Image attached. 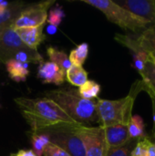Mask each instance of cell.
Listing matches in <instances>:
<instances>
[{
  "label": "cell",
  "mask_w": 155,
  "mask_h": 156,
  "mask_svg": "<svg viewBox=\"0 0 155 156\" xmlns=\"http://www.w3.org/2000/svg\"><path fill=\"white\" fill-rule=\"evenodd\" d=\"M14 101L29 125L31 133L60 124H79L65 113L58 105L48 98L18 97Z\"/></svg>",
  "instance_id": "1"
},
{
  "label": "cell",
  "mask_w": 155,
  "mask_h": 156,
  "mask_svg": "<svg viewBox=\"0 0 155 156\" xmlns=\"http://www.w3.org/2000/svg\"><path fill=\"white\" fill-rule=\"evenodd\" d=\"M44 97L54 101L79 124L91 126V123H99L96 101L82 98L76 89L61 88L47 90L44 92Z\"/></svg>",
  "instance_id": "2"
},
{
  "label": "cell",
  "mask_w": 155,
  "mask_h": 156,
  "mask_svg": "<svg viewBox=\"0 0 155 156\" xmlns=\"http://www.w3.org/2000/svg\"><path fill=\"white\" fill-rule=\"evenodd\" d=\"M143 90L142 80H136L129 94L119 100L98 99L96 101L100 126L129 125L132 116V108L137 95Z\"/></svg>",
  "instance_id": "3"
},
{
  "label": "cell",
  "mask_w": 155,
  "mask_h": 156,
  "mask_svg": "<svg viewBox=\"0 0 155 156\" xmlns=\"http://www.w3.org/2000/svg\"><path fill=\"white\" fill-rule=\"evenodd\" d=\"M89 5L100 10L106 18L124 30L131 31L132 34H139L145 30L151 24L139 17L138 16L129 12L125 8L117 5L111 0H81Z\"/></svg>",
  "instance_id": "4"
},
{
  "label": "cell",
  "mask_w": 155,
  "mask_h": 156,
  "mask_svg": "<svg viewBox=\"0 0 155 156\" xmlns=\"http://www.w3.org/2000/svg\"><path fill=\"white\" fill-rule=\"evenodd\" d=\"M79 125L81 124H60L37 133L47 134L50 144L61 148L71 156H85L83 143L77 133Z\"/></svg>",
  "instance_id": "5"
},
{
  "label": "cell",
  "mask_w": 155,
  "mask_h": 156,
  "mask_svg": "<svg viewBox=\"0 0 155 156\" xmlns=\"http://www.w3.org/2000/svg\"><path fill=\"white\" fill-rule=\"evenodd\" d=\"M77 133L83 143L85 156H106L108 147L102 126L79 125Z\"/></svg>",
  "instance_id": "6"
},
{
  "label": "cell",
  "mask_w": 155,
  "mask_h": 156,
  "mask_svg": "<svg viewBox=\"0 0 155 156\" xmlns=\"http://www.w3.org/2000/svg\"><path fill=\"white\" fill-rule=\"evenodd\" d=\"M54 0H48L26 6L12 22L11 27L17 29L45 25L48 19V9L54 4Z\"/></svg>",
  "instance_id": "7"
},
{
  "label": "cell",
  "mask_w": 155,
  "mask_h": 156,
  "mask_svg": "<svg viewBox=\"0 0 155 156\" xmlns=\"http://www.w3.org/2000/svg\"><path fill=\"white\" fill-rule=\"evenodd\" d=\"M114 39L120 43L122 46L127 48L132 55V67L141 74L144 69L146 64L149 62L148 54L142 48L139 42L136 39L134 34L122 35V34H115Z\"/></svg>",
  "instance_id": "8"
},
{
  "label": "cell",
  "mask_w": 155,
  "mask_h": 156,
  "mask_svg": "<svg viewBox=\"0 0 155 156\" xmlns=\"http://www.w3.org/2000/svg\"><path fill=\"white\" fill-rule=\"evenodd\" d=\"M27 47L22 42L15 28L9 25L0 37V62L5 63L20 50Z\"/></svg>",
  "instance_id": "9"
},
{
  "label": "cell",
  "mask_w": 155,
  "mask_h": 156,
  "mask_svg": "<svg viewBox=\"0 0 155 156\" xmlns=\"http://www.w3.org/2000/svg\"><path fill=\"white\" fill-rule=\"evenodd\" d=\"M114 2L129 12L148 21L151 25L155 24V0H119Z\"/></svg>",
  "instance_id": "10"
},
{
  "label": "cell",
  "mask_w": 155,
  "mask_h": 156,
  "mask_svg": "<svg viewBox=\"0 0 155 156\" xmlns=\"http://www.w3.org/2000/svg\"><path fill=\"white\" fill-rule=\"evenodd\" d=\"M37 77L44 84H54L59 86L64 83L66 74L55 63L43 60L38 64Z\"/></svg>",
  "instance_id": "11"
},
{
  "label": "cell",
  "mask_w": 155,
  "mask_h": 156,
  "mask_svg": "<svg viewBox=\"0 0 155 156\" xmlns=\"http://www.w3.org/2000/svg\"><path fill=\"white\" fill-rule=\"evenodd\" d=\"M108 151L118 148L130 140L128 125H111L103 127Z\"/></svg>",
  "instance_id": "12"
},
{
  "label": "cell",
  "mask_w": 155,
  "mask_h": 156,
  "mask_svg": "<svg viewBox=\"0 0 155 156\" xmlns=\"http://www.w3.org/2000/svg\"><path fill=\"white\" fill-rule=\"evenodd\" d=\"M44 26L41 25L35 27H25L16 29L18 37L22 42L30 49L37 50L38 46L46 39V36L43 33Z\"/></svg>",
  "instance_id": "13"
},
{
  "label": "cell",
  "mask_w": 155,
  "mask_h": 156,
  "mask_svg": "<svg viewBox=\"0 0 155 156\" xmlns=\"http://www.w3.org/2000/svg\"><path fill=\"white\" fill-rule=\"evenodd\" d=\"M5 69L8 73L10 79L16 82L26 81L27 76L29 75L28 64L21 63L15 59H9L5 63Z\"/></svg>",
  "instance_id": "14"
},
{
  "label": "cell",
  "mask_w": 155,
  "mask_h": 156,
  "mask_svg": "<svg viewBox=\"0 0 155 156\" xmlns=\"http://www.w3.org/2000/svg\"><path fill=\"white\" fill-rule=\"evenodd\" d=\"M134 35L140 46L148 56L155 58V24L151 25L143 32Z\"/></svg>",
  "instance_id": "15"
},
{
  "label": "cell",
  "mask_w": 155,
  "mask_h": 156,
  "mask_svg": "<svg viewBox=\"0 0 155 156\" xmlns=\"http://www.w3.org/2000/svg\"><path fill=\"white\" fill-rule=\"evenodd\" d=\"M25 7L26 5L23 2H12L9 7L0 15V37L3 31L12 24Z\"/></svg>",
  "instance_id": "16"
},
{
  "label": "cell",
  "mask_w": 155,
  "mask_h": 156,
  "mask_svg": "<svg viewBox=\"0 0 155 156\" xmlns=\"http://www.w3.org/2000/svg\"><path fill=\"white\" fill-rule=\"evenodd\" d=\"M47 54L50 61L58 66L65 74L72 65L71 62L69 61V56L63 50H59L54 47H48L47 48Z\"/></svg>",
  "instance_id": "17"
},
{
  "label": "cell",
  "mask_w": 155,
  "mask_h": 156,
  "mask_svg": "<svg viewBox=\"0 0 155 156\" xmlns=\"http://www.w3.org/2000/svg\"><path fill=\"white\" fill-rule=\"evenodd\" d=\"M66 79L72 86L79 88L88 80V72L82 66L71 65L66 72Z\"/></svg>",
  "instance_id": "18"
},
{
  "label": "cell",
  "mask_w": 155,
  "mask_h": 156,
  "mask_svg": "<svg viewBox=\"0 0 155 156\" xmlns=\"http://www.w3.org/2000/svg\"><path fill=\"white\" fill-rule=\"evenodd\" d=\"M130 139H143L149 137L145 132V124L143 119L139 114H134L132 116L130 123L128 125Z\"/></svg>",
  "instance_id": "19"
},
{
  "label": "cell",
  "mask_w": 155,
  "mask_h": 156,
  "mask_svg": "<svg viewBox=\"0 0 155 156\" xmlns=\"http://www.w3.org/2000/svg\"><path fill=\"white\" fill-rule=\"evenodd\" d=\"M140 75L142 76L143 90L146 91L149 96L155 98V68L153 65L148 62L144 70Z\"/></svg>",
  "instance_id": "20"
},
{
  "label": "cell",
  "mask_w": 155,
  "mask_h": 156,
  "mask_svg": "<svg viewBox=\"0 0 155 156\" xmlns=\"http://www.w3.org/2000/svg\"><path fill=\"white\" fill-rule=\"evenodd\" d=\"M89 45L88 43H81L78 45L75 48H73L69 56V61L72 65H78V66H83L85 63L88 55H89Z\"/></svg>",
  "instance_id": "21"
},
{
  "label": "cell",
  "mask_w": 155,
  "mask_h": 156,
  "mask_svg": "<svg viewBox=\"0 0 155 156\" xmlns=\"http://www.w3.org/2000/svg\"><path fill=\"white\" fill-rule=\"evenodd\" d=\"M101 90L100 85L94 81L88 80L82 86L78 89L79 95L86 100H94L99 97Z\"/></svg>",
  "instance_id": "22"
},
{
  "label": "cell",
  "mask_w": 155,
  "mask_h": 156,
  "mask_svg": "<svg viewBox=\"0 0 155 156\" xmlns=\"http://www.w3.org/2000/svg\"><path fill=\"white\" fill-rule=\"evenodd\" d=\"M31 138L33 152L37 156H42L46 147L50 144L48 136L43 133H31Z\"/></svg>",
  "instance_id": "23"
},
{
  "label": "cell",
  "mask_w": 155,
  "mask_h": 156,
  "mask_svg": "<svg viewBox=\"0 0 155 156\" xmlns=\"http://www.w3.org/2000/svg\"><path fill=\"white\" fill-rule=\"evenodd\" d=\"M137 142H138L137 139H130L123 145L115 149L109 150L106 156H131L132 151L136 145Z\"/></svg>",
  "instance_id": "24"
},
{
  "label": "cell",
  "mask_w": 155,
  "mask_h": 156,
  "mask_svg": "<svg viewBox=\"0 0 155 156\" xmlns=\"http://www.w3.org/2000/svg\"><path fill=\"white\" fill-rule=\"evenodd\" d=\"M64 17H65V12L63 11L62 7L57 6V7L51 8L49 10V12L48 14L47 21L49 23V25L58 27L61 24Z\"/></svg>",
  "instance_id": "25"
},
{
  "label": "cell",
  "mask_w": 155,
  "mask_h": 156,
  "mask_svg": "<svg viewBox=\"0 0 155 156\" xmlns=\"http://www.w3.org/2000/svg\"><path fill=\"white\" fill-rule=\"evenodd\" d=\"M151 144L150 137L143 138L138 140L136 145L132 151L131 156H147L148 154V148Z\"/></svg>",
  "instance_id": "26"
},
{
  "label": "cell",
  "mask_w": 155,
  "mask_h": 156,
  "mask_svg": "<svg viewBox=\"0 0 155 156\" xmlns=\"http://www.w3.org/2000/svg\"><path fill=\"white\" fill-rule=\"evenodd\" d=\"M43 154L44 156H71L66 151L62 150L61 148H59L52 144H49L46 147Z\"/></svg>",
  "instance_id": "27"
},
{
  "label": "cell",
  "mask_w": 155,
  "mask_h": 156,
  "mask_svg": "<svg viewBox=\"0 0 155 156\" xmlns=\"http://www.w3.org/2000/svg\"><path fill=\"white\" fill-rule=\"evenodd\" d=\"M15 156H37L33 150H20Z\"/></svg>",
  "instance_id": "28"
},
{
  "label": "cell",
  "mask_w": 155,
  "mask_h": 156,
  "mask_svg": "<svg viewBox=\"0 0 155 156\" xmlns=\"http://www.w3.org/2000/svg\"><path fill=\"white\" fill-rule=\"evenodd\" d=\"M10 4H11V3H9V2L0 0V15L3 14V13L9 7Z\"/></svg>",
  "instance_id": "29"
},
{
  "label": "cell",
  "mask_w": 155,
  "mask_h": 156,
  "mask_svg": "<svg viewBox=\"0 0 155 156\" xmlns=\"http://www.w3.org/2000/svg\"><path fill=\"white\" fill-rule=\"evenodd\" d=\"M147 156H155V142L153 141H151V144L148 148Z\"/></svg>",
  "instance_id": "30"
},
{
  "label": "cell",
  "mask_w": 155,
  "mask_h": 156,
  "mask_svg": "<svg viewBox=\"0 0 155 156\" xmlns=\"http://www.w3.org/2000/svg\"><path fill=\"white\" fill-rule=\"evenodd\" d=\"M150 98L152 101V107H153V123H154L153 129H155V98L153 96H150Z\"/></svg>",
  "instance_id": "31"
},
{
  "label": "cell",
  "mask_w": 155,
  "mask_h": 156,
  "mask_svg": "<svg viewBox=\"0 0 155 156\" xmlns=\"http://www.w3.org/2000/svg\"><path fill=\"white\" fill-rule=\"evenodd\" d=\"M58 27H54V26H51V25H49L48 27H47V31H48V33L49 34V35H53V34H55L56 32H57V29Z\"/></svg>",
  "instance_id": "32"
},
{
  "label": "cell",
  "mask_w": 155,
  "mask_h": 156,
  "mask_svg": "<svg viewBox=\"0 0 155 156\" xmlns=\"http://www.w3.org/2000/svg\"><path fill=\"white\" fill-rule=\"evenodd\" d=\"M149 57V62L152 63L153 65V67L155 68V58L154 57H152V56H148Z\"/></svg>",
  "instance_id": "33"
},
{
  "label": "cell",
  "mask_w": 155,
  "mask_h": 156,
  "mask_svg": "<svg viewBox=\"0 0 155 156\" xmlns=\"http://www.w3.org/2000/svg\"><path fill=\"white\" fill-rule=\"evenodd\" d=\"M149 137H150L151 141H153V142H155V129H153V130L152 136H149Z\"/></svg>",
  "instance_id": "34"
}]
</instances>
